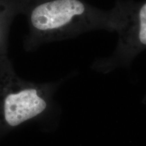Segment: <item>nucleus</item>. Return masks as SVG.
I'll return each mask as SVG.
<instances>
[{"label":"nucleus","instance_id":"obj_2","mask_svg":"<svg viewBox=\"0 0 146 146\" xmlns=\"http://www.w3.org/2000/svg\"><path fill=\"white\" fill-rule=\"evenodd\" d=\"M117 34L114 50L109 56L96 60L93 64L94 70L108 73L127 67L146 50V1L131 0L125 24Z\"/></svg>","mask_w":146,"mask_h":146},{"label":"nucleus","instance_id":"obj_3","mask_svg":"<svg viewBox=\"0 0 146 146\" xmlns=\"http://www.w3.org/2000/svg\"><path fill=\"white\" fill-rule=\"evenodd\" d=\"M46 106V102L39 96L37 89L25 88L5 98V120L9 125L15 127L41 114Z\"/></svg>","mask_w":146,"mask_h":146},{"label":"nucleus","instance_id":"obj_1","mask_svg":"<svg viewBox=\"0 0 146 146\" xmlns=\"http://www.w3.org/2000/svg\"><path fill=\"white\" fill-rule=\"evenodd\" d=\"M131 0L102 9L85 0H37L29 9L35 43L72 39L96 31L117 33L123 27Z\"/></svg>","mask_w":146,"mask_h":146}]
</instances>
